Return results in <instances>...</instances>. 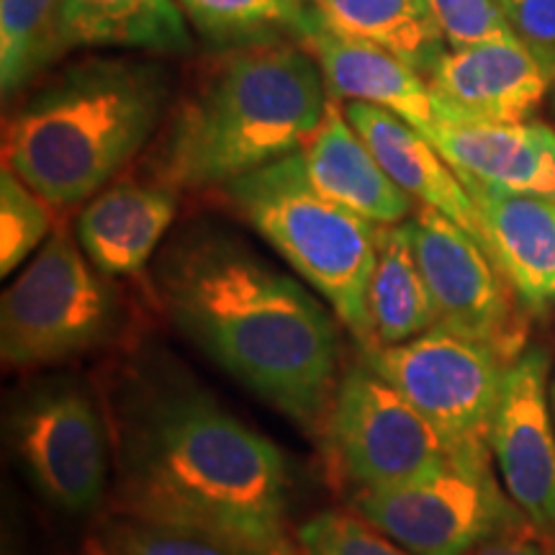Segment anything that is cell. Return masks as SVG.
I'll list each match as a JSON object with an SVG mask.
<instances>
[{
  "label": "cell",
  "mask_w": 555,
  "mask_h": 555,
  "mask_svg": "<svg viewBox=\"0 0 555 555\" xmlns=\"http://www.w3.org/2000/svg\"><path fill=\"white\" fill-rule=\"evenodd\" d=\"M119 512L206 532L253 555H298L288 457L206 388L144 373L111 401Z\"/></svg>",
  "instance_id": "1"
},
{
  "label": "cell",
  "mask_w": 555,
  "mask_h": 555,
  "mask_svg": "<svg viewBox=\"0 0 555 555\" xmlns=\"http://www.w3.org/2000/svg\"><path fill=\"white\" fill-rule=\"evenodd\" d=\"M172 324L249 393L307 433L337 388V327L317 296L214 232L178 240L157 270Z\"/></svg>",
  "instance_id": "2"
},
{
  "label": "cell",
  "mask_w": 555,
  "mask_h": 555,
  "mask_svg": "<svg viewBox=\"0 0 555 555\" xmlns=\"http://www.w3.org/2000/svg\"><path fill=\"white\" fill-rule=\"evenodd\" d=\"M324 75L307 47H242L180 106L165 139L168 189H214L301 152L330 108Z\"/></svg>",
  "instance_id": "3"
},
{
  "label": "cell",
  "mask_w": 555,
  "mask_h": 555,
  "mask_svg": "<svg viewBox=\"0 0 555 555\" xmlns=\"http://www.w3.org/2000/svg\"><path fill=\"white\" fill-rule=\"evenodd\" d=\"M168 99L152 62L95 57L34 90L3 134V165L50 206L93 198L150 142Z\"/></svg>",
  "instance_id": "4"
},
{
  "label": "cell",
  "mask_w": 555,
  "mask_h": 555,
  "mask_svg": "<svg viewBox=\"0 0 555 555\" xmlns=\"http://www.w3.org/2000/svg\"><path fill=\"white\" fill-rule=\"evenodd\" d=\"M232 206L317 291L360 347H376L371 294L378 227L314 189L301 152L227 185Z\"/></svg>",
  "instance_id": "5"
},
{
  "label": "cell",
  "mask_w": 555,
  "mask_h": 555,
  "mask_svg": "<svg viewBox=\"0 0 555 555\" xmlns=\"http://www.w3.org/2000/svg\"><path fill=\"white\" fill-rule=\"evenodd\" d=\"M103 278L80 242L54 232L0 301L3 365L44 367L101 345L119 311Z\"/></svg>",
  "instance_id": "6"
},
{
  "label": "cell",
  "mask_w": 555,
  "mask_h": 555,
  "mask_svg": "<svg viewBox=\"0 0 555 555\" xmlns=\"http://www.w3.org/2000/svg\"><path fill=\"white\" fill-rule=\"evenodd\" d=\"M358 515L414 555H470L527 525L491 470V450L450 453L425 476L352 494Z\"/></svg>",
  "instance_id": "7"
},
{
  "label": "cell",
  "mask_w": 555,
  "mask_h": 555,
  "mask_svg": "<svg viewBox=\"0 0 555 555\" xmlns=\"http://www.w3.org/2000/svg\"><path fill=\"white\" fill-rule=\"evenodd\" d=\"M108 429L93 393L67 376L21 388L5 440L31 489L69 517L95 512L108 489Z\"/></svg>",
  "instance_id": "8"
},
{
  "label": "cell",
  "mask_w": 555,
  "mask_h": 555,
  "mask_svg": "<svg viewBox=\"0 0 555 555\" xmlns=\"http://www.w3.org/2000/svg\"><path fill=\"white\" fill-rule=\"evenodd\" d=\"M363 363L397 388L450 450H489L491 420L512 363L496 347L433 327L406 343L367 347Z\"/></svg>",
  "instance_id": "9"
},
{
  "label": "cell",
  "mask_w": 555,
  "mask_h": 555,
  "mask_svg": "<svg viewBox=\"0 0 555 555\" xmlns=\"http://www.w3.org/2000/svg\"><path fill=\"white\" fill-rule=\"evenodd\" d=\"M332 470L352 489H391L440 466L455 450L365 363L337 380L322 427Z\"/></svg>",
  "instance_id": "10"
},
{
  "label": "cell",
  "mask_w": 555,
  "mask_h": 555,
  "mask_svg": "<svg viewBox=\"0 0 555 555\" xmlns=\"http://www.w3.org/2000/svg\"><path fill=\"white\" fill-rule=\"evenodd\" d=\"M409 229L433 298L435 327L478 339L515 360L527 347L522 319L481 242L429 206L416 208Z\"/></svg>",
  "instance_id": "11"
},
{
  "label": "cell",
  "mask_w": 555,
  "mask_h": 555,
  "mask_svg": "<svg viewBox=\"0 0 555 555\" xmlns=\"http://www.w3.org/2000/svg\"><path fill=\"white\" fill-rule=\"evenodd\" d=\"M543 347H525L509 363L489 429L499 481L527 522L555 532V420Z\"/></svg>",
  "instance_id": "12"
},
{
  "label": "cell",
  "mask_w": 555,
  "mask_h": 555,
  "mask_svg": "<svg viewBox=\"0 0 555 555\" xmlns=\"http://www.w3.org/2000/svg\"><path fill=\"white\" fill-rule=\"evenodd\" d=\"M427 82L437 121L525 124L555 82V52L519 37L448 50Z\"/></svg>",
  "instance_id": "13"
},
{
  "label": "cell",
  "mask_w": 555,
  "mask_h": 555,
  "mask_svg": "<svg viewBox=\"0 0 555 555\" xmlns=\"http://www.w3.org/2000/svg\"><path fill=\"white\" fill-rule=\"evenodd\" d=\"M481 221L483 247L530 314L555 307V198L463 183Z\"/></svg>",
  "instance_id": "14"
},
{
  "label": "cell",
  "mask_w": 555,
  "mask_h": 555,
  "mask_svg": "<svg viewBox=\"0 0 555 555\" xmlns=\"http://www.w3.org/2000/svg\"><path fill=\"white\" fill-rule=\"evenodd\" d=\"M422 134L463 183L555 198V131L545 124L437 121Z\"/></svg>",
  "instance_id": "15"
},
{
  "label": "cell",
  "mask_w": 555,
  "mask_h": 555,
  "mask_svg": "<svg viewBox=\"0 0 555 555\" xmlns=\"http://www.w3.org/2000/svg\"><path fill=\"white\" fill-rule=\"evenodd\" d=\"M301 47L317 60L332 101L371 103L391 111L420 131L437 124L427 78L393 52L330 29L317 13Z\"/></svg>",
  "instance_id": "16"
},
{
  "label": "cell",
  "mask_w": 555,
  "mask_h": 555,
  "mask_svg": "<svg viewBox=\"0 0 555 555\" xmlns=\"http://www.w3.org/2000/svg\"><path fill=\"white\" fill-rule=\"evenodd\" d=\"M345 116L406 196L420 201V206L440 211L483 245L474 198L448 159L420 129L371 103H345Z\"/></svg>",
  "instance_id": "17"
},
{
  "label": "cell",
  "mask_w": 555,
  "mask_h": 555,
  "mask_svg": "<svg viewBox=\"0 0 555 555\" xmlns=\"http://www.w3.org/2000/svg\"><path fill=\"white\" fill-rule=\"evenodd\" d=\"M314 189L376 227L404 224L414 217V198L388 178L371 147L347 121L339 101H330L322 127L301 150Z\"/></svg>",
  "instance_id": "18"
},
{
  "label": "cell",
  "mask_w": 555,
  "mask_h": 555,
  "mask_svg": "<svg viewBox=\"0 0 555 555\" xmlns=\"http://www.w3.org/2000/svg\"><path fill=\"white\" fill-rule=\"evenodd\" d=\"M178 214L168 185L116 183L95 193L78 217V242L106 278L134 275L147 266Z\"/></svg>",
  "instance_id": "19"
},
{
  "label": "cell",
  "mask_w": 555,
  "mask_h": 555,
  "mask_svg": "<svg viewBox=\"0 0 555 555\" xmlns=\"http://www.w3.org/2000/svg\"><path fill=\"white\" fill-rule=\"evenodd\" d=\"M178 0H65L69 50H137L178 54L191 34Z\"/></svg>",
  "instance_id": "20"
},
{
  "label": "cell",
  "mask_w": 555,
  "mask_h": 555,
  "mask_svg": "<svg viewBox=\"0 0 555 555\" xmlns=\"http://www.w3.org/2000/svg\"><path fill=\"white\" fill-rule=\"evenodd\" d=\"M330 29L384 47L429 75L448 52L427 0H309Z\"/></svg>",
  "instance_id": "21"
},
{
  "label": "cell",
  "mask_w": 555,
  "mask_h": 555,
  "mask_svg": "<svg viewBox=\"0 0 555 555\" xmlns=\"http://www.w3.org/2000/svg\"><path fill=\"white\" fill-rule=\"evenodd\" d=\"M367 304L376 345L406 343L437 324L433 298L416 262L409 221L378 227L376 268Z\"/></svg>",
  "instance_id": "22"
},
{
  "label": "cell",
  "mask_w": 555,
  "mask_h": 555,
  "mask_svg": "<svg viewBox=\"0 0 555 555\" xmlns=\"http://www.w3.org/2000/svg\"><path fill=\"white\" fill-rule=\"evenodd\" d=\"M65 52V0H0V88L5 101Z\"/></svg>",
  "instance_id": "23"
},
{
  "label": "cell",
  "mask_w": 555,
  "mask_h": 555,
  "mask_svg": "<svg viewBox=\"0 0 555 555\" xmlns=\"http://www.w3.org/2000/svg\"><path fill=\"white\" fill-rule=\"evenodd\" d=\"M178 5L217 44H268L286 34L301 44L314 24V11L304 0H178Z\"/></svg>",
  "instance_id": "24"
},
{
  "label": "cell",
  "mask_w": 555,
  "mask_h": 555,
  "mask_svg": "<svg viewBox=\"0 0 555 555\" xmlns=\"http://www.w3.org/2000/svg\"><path fill=\"white\" fill-rule=\"evenodd\" d=\"M95 555H253L224 540L116 512L93 538Z\"/></svg>",
  "instance_id": "25"
},
{
  "label": "cell",
  "mask_w": 555,
  "mask_h": 555,
  "mask_svg": "<svg viewBox=\"0 0 555 555\" xmlns=\"http://www.w3.org/2000/svg\"><path fill=\"white\" fill-rule=\"evenodd\" d=\"M52 227L50 204L11 168L0 170V273L9 275L39 253Z\"/></svg>",
  "instance_id": "26"
},
{
  "label": "cell",
  "mask_w": 555,
  "mask_h": 555,
  "mask_svg": "<svg viewBox=\"0 0 555 555\" xmlns=\"http://www.w3.org/2000/svg\"><path fill=\"white\" fill-rule=\"evenodd\" d=\"M298 555H414L365 517L319 512L296 530Z\"/></svg>",
  "instance_id": "27"
},
{
  "label": "cell",
  "mask_w": 555,
  "mask_h": 555,
  "mask_svg": "<svg viewBox=\"0 0 555 555\" xmlns=\"http://www.w3.org/2000/svg\"><path fill=\"white\" fill-rule=\"evenodd\" d=\"M448 50L517 37L499 0H427Z\"/></svg>",
  "instance_id": "28"
},
{
  "label": "cell",
  "mask_w": 555,
  "mask_h": 555,
  "mask_svg": "<svg viewBox=\"0 0 555 555\" xmlns=\"http://www.w3.org/2000/svg\"><path fill=\"white\" fill-rule=\"evenodd\" d=\"M499 5L519 39L555 52V0H499Z\"/></svg>",
  "instance_id": "29"
},
{
  "label": "cell",
  "mask_w": 555,
  "mask_h": 555,
  "mask_svg": "<svg viewBox=\"0 0 555 555\" xmlns=\"http://www.w3.org/2000/svg\"><path fill=\"white\" fill-rule=\"evenodd\" d=\"M470 555H555V532H543L530 522L483 543Z\"/></svg>",
  "instance_id": "30"
},
{
  "label": "cell",
  "mask_w": 555,
  "mask_h": 555,
  "mask_svg": "<svg viewBox=\"0 0 555 555\" xmlns=\"http://www.w3.org/2000/svg\"><path fill=\"white\" fill-rule=\"evenodd\" d=\"M551 406H553V420H555V380H553V391H551Z\"/></svg>",
  "instance_id": "31"
}]
</instances>
